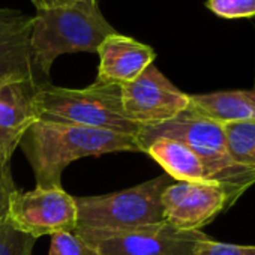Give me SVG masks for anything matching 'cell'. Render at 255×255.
<instances>
[{
    "mask_svg": "<svg viewBox=\"0 0 255 255\" xmlns=\"http://www.w3.org/2000/svg\"><path fill=\"white\" fill-rule=\"evenodd\" d=\"M228 198L216 182H173L161 198L164 221L179 231H200L224 210Z\"/></svg>",
    "mask_w": 255,
    "mask_h": 255,
    "instance_id": "9c48e42d",
    "label": "cell"
},
{
    "mask_svg": "<svg viewBox=\"0 0 255 255\" xmlns=\"http://www.w3.org/2000/svg\"><path fill=\"white\" fill-rule=\"evenodd\" d=\"M225 147L234 165L255 173V120L221 123Z\"/></svg>",
    "mask_w": 255,
    "mask_h": 255,
    "instance_id": "9a60e30c",
    "label": "cell"
},
{
    "mask_svg": "<svg viewBox=\"0 0 255 255\" xmlns=\"http://www.w3.org/2000/svg\"><path fill=\"white\" fill-rule=\"evenodd\" d=\"M171 180L168 174H162L119 192L75 197V230L119 233L165 222L161 198Z\"/></svg>",
    "mask_w": 255,
    "mask_h": 255,
    "instance_id": "277c9868",
    "label": "cell"
},
{
    "mask_svg": "<svg viewBox=\"0 0 255 255\" xmlns=\"http://www.w3.org/2000/svg\"><path fill=\"white\" fill-rule=\"evenodd\" d=\"M41 120L72 123L137 137L143 128L125 116L120 86L93 83L84 89L44 84L38 92Z\"/></svg>",
    "mask_w": 255,
    "mask_h": 255,
    "instance_id": "3957f363",
    "label": "cell"
},
{
    "mask_svg": "<svg viewBox=\"0 0 255 255\" xmlns=\"http://www.w3.org/2000/svg\"><path fill=\"white\" fill-rule=\"evenodd\" d=\"M191 255H255V246L231 245L203 236L194 245Z\"/></svg>",
    "mask_w": 255,
    "mask_h": 255,
    "instance_id": "d6986e66",
    "label": "cell"
},
{
    "mask_svg": "<svg viewBox=\"0 0 255 255\" xmlns=\"http://www.w3.org/2000/svg\"><path fill=\"white\" fill-rule=\"evenodd\" d=\"M30 2L38 11V9H50V8H60L66 5H72L78 2V0H30Z\"/></svg>",
    "mask_w": 255,
    "mask_h": 255,
    "instance_id": "44dd1931",
    "label": "cell"
},
{
    "mask_svg": "<svg viewBox=\"0 0 255 255\" xmlns=\"http://www.w3.org/2000/svg\"><path fill=\"white\" fill-rule=\"evenodd\" d=\"M39 188H60L66 167L81 158L140 152L137 137L72 123L36 120L20 143Z\"/></svg>",
    "mask_w": 255,
    "mask_h": 255,
    "instance_id": "6da1fadb",
    "label": "cell"
},
{
    "mask_svg": "<svg viewBox=\"0 0 255 255\" xmlns=\"http://www.w3.org/2000/svg\"><path fill=\"white\" fill-rule=\"evenodd\" d=\"M17 192L18 188L14 182L11 162L0 164V222L8 219L11 200Z\"/></svg>",
    "mask_w": 255,
    "mask_h": 255,
    "instance_id": "ffe728a7",
    "label": "cell"
},
{
    "mask_svg": "<svg viewBox=\"0 0 255 255\" xmlns=\"http://www.w3.org/2000/svg\"><path fill=\"white\" fill-rule=\"evenodd\" d=\"M96 54L99 68L95 83L116 86L134 81L156 59L152 47L117 32L104 39Z\"/></svg>",
    "mask_w": 255,
    "mask_h": 255,
    "instance_id": "8fae6325",
    "label": "cell"
},
{
    "mask_svg": "<svg viewBox=\"0 0 255 255\" xmlns=\"http://www.w3.org/2000/svg\"><path fill=\"white\" fill-rule=\"evenodd\" d=\"M125 116L141 128L159 126L189 107V95L177 89L155 65L120 86Z\"/></svg>",
    "mask_w": 255,
    "mask_h": 255,
    "instance_id": "8992f818",
    "label": "cell"
},
{
    "mask_svg": "<svg viewBox=\"0 0 255 255\" xmlns=\"http://www.w3.org/2000/svg\"><path fill=\"white\" fill-rule=\"evenodd\" d=\"M116 29L99 9V0H78L60 8L38 9L32 17L30 54L38 78L50 83L57 57L72 53H98Z\"/></svg>",
    "mask_w": 255,
    "mask_h": 255,
    "instance_id": "7a4b0ae2",
    "label": "cell"
},
{
    "mask_svg": "<svg viewBox=\"0 0 255 255\" xmlns=\"http://www.w3.org/2000/svg\"><path fill=\"white\" fill-rule=\"evenodd\" d=\"M30 32V15L0 8V86L26 78L39 80L32 65Z\"/></svg>",
    "mask_w": 255,
    "mask_h": 255,
    "instance_id": "7c38bea8",
    "label": "cell"
},
{
    "mask_svg": "<svg viewBox=\"0 0 255 255\" xmlns=\"http://www.w3.org/2000/svg\"><path fill=\"white\" fill-rule=\"evenodd\" d=\"M8 221L20 231L33 236H53L60 231H75V197L60 188H39L18 191L9 206Z\"/></svg>",
    "mask_w": 255,
    "mask_h": 255,
    "instance_id": "52a82bcc",
    "label": "cell"
},
{
    "mask_svg": "<svg viewBox=\"0 0 255 255\" xmlns=\"http://www.w3.org/2000/svg\"><path fill=\"white\" fill-rule=\"evenodd\" d=\"M155 137L174 138L191 147L204 162L212 180L221 183L233 198L255 180V173L234 165L230 159L222 125L195 113L189 107L170 122L143 128L137 141L141 143Z\"/></svg>",
    "mask_w": 255,
    "mask_h": 255,
    "instance_id": "5b68a950",
    "label": "cell"
},
{
    "mask_svg": "<svg viewBox=\"0 0 255 255\" xmlns=\"http://www.w3.org/2000/svg\"><path fill=\"white\" fill-rule=\"evenodd\" d=\"M48 255H102L99 248L77 234L75 231H60L51 236Z\"/></svg>",
    "mask_w": 255,
    "mask_h": 255,
    "instance_id": "2e32d148",
    "label": "cell"
},
{
    "mask_svg": "<svg viewBox=\"0 0 255 255\" xmlns=\"http://www.w3.org/2000/svg\"><path fill=\"white\" fill-rule=\"evenodd\" d=\"M140 152L153 158L176 182H213L201 158L174 138L155 137L138 143ZM218 183V182H216Z\"/></svg>",
    "mask_w": 255,
    "mask_h": 255,
    "instance_id": "4fadbf2b",
    "label": "cell"
},
{
    "mask_svg": "<svg viewBox=\"0 0 255 255\" xmlns=\"http://www.w3.org/2000/svg\"><path fill=\"white\" fill-rule=\"evenodd\" d=\"M36 240L17 230L8 219L0 222V255H32Z\"/></svg>",
    "mask_w": 255,
    "mask_h": 255,
    "instance_id": "e0dca14e",
    "label": "cell"
},
{
    "mask_svg": "<svg viewBox=\"0 0 255 255\" xmlns=\"http://www.w3.org/2000/svg\"><path fill=\"white\" fill-rule=\"evenodd\" d=\"M206 8L225 20L255 18V0H206Z\"/></svg>",
    "mask_w": 255,
    "mask_h": 255,
    "instance_id": "ac0fdd59",
    "label": "cell"
},
{
    "mask_svg": "<svg viewBox=\"0 0 255 255\" xmlns=\"http://www.w3.org/2000/svg\"><path fill=\"white\" fill-rule=\"evenodd\" d=\"M189 108L218 123L255 120V89L189 95Z\"/></svg>",
    "mask_w": 255,
    "mask_h": 255,
    "instance_id": "5bb4252c",
    "label": "cell"
},
{
    "mask_svg": "<svg viewBox=\"0 0 255 255\" xmlns=\"http://www.w3.org/2000/svg\"><path fill=\"white\" fill-rule=\"evenodd\" d=\"M93 242L102 255H191L201 231H179L167 222L119 233L75 230Z\"/></svg>",
    "mask_w": 255,
    "mask_h": 255,
    "instance_id": "ba28073f",
    "label": "cell"
},
{
    "mask_svg": "<svg viewBox=\"0 0 255 255\" xmlns=\"http://www.w3.org/2000/svg\"><path fill=\"white\" fill-rule=\"evenodd\" d=\"M48 83L36 78L0 86V164L11 162L29 128L39 120L38 92Z\"/></svg>",
    "mask_w": 255,
    "mask_h": 255,
    "instance_id": "30bf717a",
    "label": "cell"
}]
</instances>
